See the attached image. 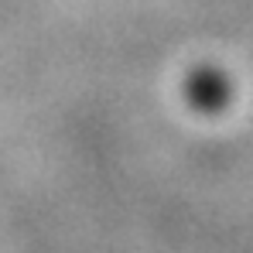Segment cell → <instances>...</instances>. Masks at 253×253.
Listing matches in <instances>:
<instances>
[{"label": "cell", "instance_id": "obj_1", "mask_svg": "<svg viewBox=\"0 0 253 253\" xmlns=\"http://www.w3.org/2000/svg\"><path fill=\"white\" fill-rule=\"evenodd\" d=\"M188 99H192L199 110H206V113L226 106V103H229V83H226V76L215 72V69H199V72L188 79Z\"/></svg>", "mask_w": 253, "mask_h": 253}]
</instances>
